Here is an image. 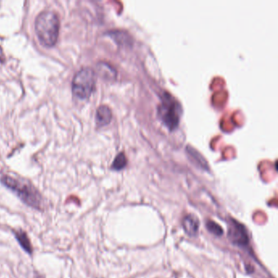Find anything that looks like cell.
<instances>
[{
    "instance_id": "cell-1",
    "label": "cell",
    "mask_w": 278,
    "mask_h": 278,
    "mask_svg": "<svg viewBox=\"0 0 278 278\" xmlns=\"http://www.w3.org/2000/svg\"><path fill=\"white\" fill-rule=\"evenodd\" d=\"M0 182L13 192L27 207L38 212L46 211L48 207L46 200L31 182L24 179L16 178L7 175L0 177Z\"/></svg>"
},
{
    "instance_id": "cell-2",
    "label": "cell",
    "mask_w": 278,
    "mask_h": 278,
    "mask_svg": "<svg viewBox=\"0 0 278 278\" xmlns=\"http://www.w3.org/2000/svg\"><path fill=\"white\" fill-rule=\"evenodd\" d=\"M36 34L42 45L51 48L58 40L60 19L53 11H44L38 14L34 23Z\"/></svg>"
},
{
    "instance_id": "cell-3",
    "label": "cell",
    "mask_w": 278,
    "mask_h": 278,
    "mask_svg": "<svg viewBox=\"0 0 278 278\" xmlns=\"http://www.w3.org/2000/svg\"><path fill=\"white\" fill-rule=\"evenodd\" d=\"M158 117L162 123L170 131L178 128L182 114L180 104L168 92H165L161 97V102L158 109Z\"/></svg>"
},
{
    "instance_id": "cell-4",
    "label": "cell",
    "mask_w": 278,
    "mask_h": 278,
    "mask_svg": "<svg viewBox=\"0 0 278 278\" xmlns=\"http://www.w3.org/2000/svg\"><path fill=\"white\" fill-rule=\"evenodd\" d=\"M96 88V73L90 67L77 72L72 80V92L79 100H87Z\"/></svg>"
},
{
    "instance_id": "cell-5",
    "label": "cell",
    "mask_w": 278,
    "mask_h": 278,
    "mask_svg": "<svg viewBox=\"0 0 278 278\" xmlns=\"http://www.w3.org/2000/svg\"><path fill=\"white\" fill-rule=\"evenodd\" d=\"M228 236L233 245L245 246L249 243V237L245 226L236 220H230Z\"/></svg>"
},
{
    "instance_id": "cell-6",
    "label": "cell",
    "mask_w": 278,
    "mask_h": 278,
    "mask_svg": "<svg viewBox=\"0 0 278 278\" xmlns=\"http://www.w3.org/2000/svg\"><path fill=\"white\" fill-rule=\"evenodd\" d=\"M112 111L107 105H100L96 114V123L97 127L103 128L109 125L112 120Z\"/></svg>"
},
{
    "instance_id": "cell-7",
    "label": "cell",
    "mask_w": 278,
    "mask_h": 278,
    "mask_svg": "<svg viewBox=\"0 0 278 278\" xmlns=\"http://www.w3.org/2000/svg\"><path fill=\"white\" fill-rule=\"evenodd\" d=\"M199 220L194 214H189L184 217L182 220V226L187 234L195 236L199 229Z\"/></svg>"
},
{
    "instance_id": "cell-8",
    "label": "cell",
    "mask_w": 278,
    "mask_h": 278,
    "mask_svg": "<svg viewBox=\"0 0 278 278\" xmlns=\"http://www.w3.org/2000/svg\"><path fill=\"white\" fill-rule=\"evenodd\" d=\"M13 232L21 247L29 255H32L33 252V245L27 232L23 229L13 230Z\"/></svg>"
},
{
    "instance_id": "cell-9",
    "label": "cell",
    "mask_w": 278,
    "mask_h": 278,
    "mask_svg": "<svg viewBox=\"0 0 278 278\" xmlns=\"http://www.w3.org/2000/svg\"><path fill=\"white\" fill-rule=\"evenodd\" d=\"M97 69H98V71L100 72L101 76L106 79H114L116 77L115 69H113L110 65L100 63L97 65Z\"/></svg>"
},
{
    "instance_id": "cell-10",
    "label": "cell",
    "mask_w": 278,
    "mask_h": 278,
    "mask_svg": "<svg viewBox=\"0 0 278 278\" xmlns=\"http://www.w3.org/2000/svg\"><path fill=\"white\" fill-rule=\"evenodd\" d=\"M127 158H126L125 154L123 153H118L116 158H115L114 161L113 163L111 168L114 171H120L122 169L124 168L127 166Z\"/></svg>"
},
{
    "instance_id": "cell-11",
    "label": "cell",
    "mask_w": 278,
    "mask_h": 278,
    "mask_svg": "<svg viewBox=\"0 0 278 278\" xmlns=\"http://www.w3.org/2000/svg\"><path fill=\"white\" fill-rule=\"evenodd\" d=\"M206 226H207V229L209 230L210 232H212V233L215 235L217 237L222 236L223 233H224V231H223V229L221 228V226H220V225L214 222V221L209 220V221L207 223Z\"/></svg>"
},
{
    "instance_id": "cell-12",
    "label": "cell",
    "mask_w": 278,
    "mask_h": 278,
    "mask_svg": "<svg viewBox=\"0 0 278 278\" xmlns=\"http://www.w3.org/2000/svg\"><path fill=\"white\" fill-rule=\"evenodd\" d=\"M5 61V56L3 54V49L0 47V62H3Z\"/></svg>"
}]
</instances>
